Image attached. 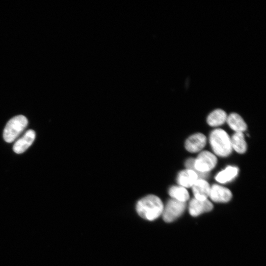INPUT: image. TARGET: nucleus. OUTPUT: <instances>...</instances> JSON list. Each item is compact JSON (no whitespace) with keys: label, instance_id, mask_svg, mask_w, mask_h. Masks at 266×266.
<instances>
[{"label":"nucleus","instance_id":"obj_1","mask_svg":"<svg viewBox=\"0 0 266 266\" xmlns=\"http://www.w3.org/2000/svg\"><path fill=\"white\" fill-rule=\"evenodd\" d=\"M164 207L161 200L159 197L149 195L137 202L136 211L143 219L154 221L162 214Z\"/></svg>","mask_w":266,"mask_h":266},{"label":"nucleus","instance_id":"obj_2","mask_svg":"<svg viewBox=\"0 0 266 266\" xmlns=\"http://www.w3.org/2000/svg\"><path fill=\"white\" fill-rule=\"evenodd\" d=\"M210 143L213 152L220 157H227L232 152L231 138L222 129H215L211 133Z\"/></svg>","mask_w":266,"mask_h":266},{"label":"nucleus","instance_id":"obj_3","mask_svg":"<svg viewBox=\"0 0 266 266\" xmlns=\"http://www.w3.org/2000/svg\"><path fill=\"white\" fill-rule=\"evenodd\" d=\"M216 157L207 151L202 152L195 160L194 168L192 170L197 173L201 179L208 177V172L212 170L217 163Z\"/></svg>","mask_w":266,"mask_h":266},{"label":"nucleus","instance_id":"obj_4","mask_svg":"<svg viewBox=\"0 0 266 266\" xmlns=\"http://www.w3.org/2000/svg\"><path fill=\"white\" fill-rule=\"evenodd\" d=\"M28 123L27 118L22 115L12 118L7 124L4 131L5 141L9 143L13 142L27 128Z\"/></svg>","mask_w":266,"mask_h":266},{"label":"nucleus","instance_id":"obj_5","mask_svg":"<svg viewBox=\"0 0 266 266\" xmlns=\"http://www.w3.org/2000/svg\"><path fill=\"white\" fill-rule=\"evenodd\" d=\"M186 208V203L174 199L169 200L164 207L162 214L164 220L168 223L175 221L183 214Z\"/></svg>","mask_w":266,"mask_h":266},{"label":"nucleus","instance_id":"obj_6","mask_svg":"<svg viewBox=\"0 0 266 266\" xmlns=\"http://www.w3.org/2000/svg\"><path fill=\"white\" fill-rule=\"evenodd\" d=\"M36 137L35 132L33 130H29L15 144L13 150L18 154L25 152L33 144Z\"/></svg>","mask_w":266,"mask_h":266},{"label":"nucleus","instance_id":"obj_7","mask_svg":"<svg viewBox=\"0 0 266 266\" xmlns=\"http://www.w3.org/2000/svg\"><path fill=\"white\" fill-rule=\"evenodd\" d=\"M209 197L216 203H227L232 198L231 192L227 188L214 185L211 187Z\"/></svg>","mask_w":266,"mask_h":266},{"label":"nucleus","instance_id":"obj_8","mask_svg":"<svg viewBox=\"0 0 266 266\" xmlns=\"http://www.w3.org/2000/svg\"><path fill=\"white\" fill-rule=\"evenodd\" d=\"M213 209V204L208 199L201 201L194 198L190 202L189 205V213L193 216H197L210 212Z\"/></svg>","mask_w":266,"mask_h":266},{"label":"nucleus","instance_id":"obj_9","mask_svg":"<svg viewBox=\"0 0 266 266\" xmlns=\"http://www.w3.org/2000/svg\"><path fill=\"white\" fill-rule=\"evenodd\" d=\"M206 142V136L201 133H197L192 135L187 140L186 143V148L190 153H198L205 147Z\"/></svg>","mask_w":266,"mask_h":266},{"label":"nucleus","instance_id":"obj_10","mask_svg":"<svg viewBox=\"0 0 266 266\" xmlns=\"http://www.w3.org/2000/svg\"><path fill=\"white\" fill-rule=\"evenodd\" d=\"M192 187L196 199L201 201L207 200L210 195L211 187L206 181L198 179Z\"/></svg>","mask_w":266,"mask_h":266},{"label":"nucleus","instance_id":"obj_11","mask_svg":"<svg viewBox=\"0 0 266 266\" xmlns=\"http://www.w3.org/2000/svg\"><path fill=\"white\" fill-rule=\"evenodd\" d=\"M198 179L196 172L191 170H186L181 172L178 176V183L185 188L192 187Z\"/></svg>","mask_w":266,"mask_h":266},{"label":"nucleus","instance_id":"obj_12","mask_svg":"<svg viewBox=\"0 0 266 266\" xmlns=\"http://www.w3.org/2000/svg\"><path fill=\"white\" fill-rule=\"evenodd\" d=\"M229 127L236 132L245 131L247 125L242 117L237 113H232L227 116V120Z\"/></svg>","mask_w":266,"mask_h":266},{"label":"nucleus","instance_id":"obj_13","mask_svg":"<svg viewBox=\"0 0 266 266\" xmlns=\"http://www.w3.org/2000/svg\"><path fill=\"white\" fill-rule=\"evenodd\" d=\"M227 115L225 111L217 109L212 112L207 118V122L209 125L216 127L223 124L227 120Z\"/></svg>","mask_w":266,"mask_h":266},{"label":"nucleus","instance_id":"obj_14","mask_svg":"<svg viewBox=\"0 0 266 266\" xmlns=\"http://www.w3.org/2000/svg\"><path fill=\"white\" fill-rule=\"evenodd\" d=\"M232 149L239 154H244L247 149V145L244 135L241 132H236L231 139Z\"/></svg>","mask_w":266,"mask_h":266},{"label":"nucleus","instance_id":"obj_15","mask_svg":"<svg viewBox=\"0 0 266 266\" xmlns=\"http://www.w3.org/2000/svg\"><path fill=\"white\" fill-rule=\"evenodd\" d=\"M237 167L228 166L219 172L215 177V180L221 184H225L234 179L238 174Z\"/></svg>","mask_w":266,"mask_h":266},{"label":"nucleus","instance_id":"obj_16","mask_svg":"<svg viewBox=\"0 0 266 266\" xmlns=\"http://www.w3.org/2000/svg\"><path fill=\"white\" fill-rule=\"evenodd\" d=\"M169 194L173 199L186 203L189 198L188 192L182 186H174L169 190Z\"/></svg>","mask_w":266,"mask_h":266}]
</instances>
